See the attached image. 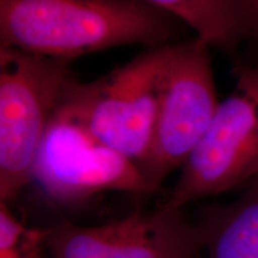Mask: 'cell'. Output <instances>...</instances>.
I'll use <instances>...</instances> for the list:
<instances>
[{"label": "cell", "mask_w": 258, "mask_h": 258, "mask_svg": "<svg viewBox=\"0 0 258 258\" xmlns=\"http://www.w3.org/2000/svg\"><path fill=\"white\" fill-rule=\"evenodd\" d=\"M186 27L144 0H0V46L55 59L176 43Z\"/></svg>", "instance_id": "obj_1"}, {"label": "cell", "mask_w": 258, "mask_h": 258, "mask_svg": "<svg viewBox=\"0 0 258 258\" xmlns=\"http://www.w3.org/2000/svg\"><path fill=\"white\" fill-rule=\"evenodd\" d=\"M32 180L54 202L74 205L101 192H154L134 161L93 134L83 83L69 80L37 148Z\"/></svg>", "instance_id": "obj_2"}, {"label": "cell", "mask_w": 258, "mask_h": 258, "mask_svg": "<svg viewBox=\"0 0 258 258\" xmlns=\"http://www.w3.org/2000/svg\"><path fill=\"white\" fill-rule=\"evenodd\" d=\"M72 61L0 46V200L32 180V166L51 112L74 74Z\"/></svg>", "instance_id": "obj_3"}, {"label": "cell", "mask_w": 258, "mask_h": 258, "mask_svg": "<svg viewBox=\"0 0 258 258\" xmlns=\"http://www.w3.org/2000/svg\"><path fill=\"white\" fill-rule=\"evenodd\" d=\"M234 76V90L219 102L164 205L183 208L258 176V66L235 67Z\"/></svg>", "instance_id": "obj_4"}, {"label": "cell", "mask_w": 258, "mask_h": 258, "mask_svg": "<svg viewBox=\"0 0 258 258\" xmlns=\"http://www.w3.org/2000/svg\"><path fill=\"white\" fill-rule=\"evenodd\" d=\"M218 105L208 44L199 37L176 43L161 79L152 144L138 165L154 189L185 163Z\"/></svg>", "instance_id": "obj_5"}, {"label": "cell", "mask_w": 258, "mask_h": 258, "mask_svg": "<svg viewBox=\"0 0 258 258\" xmlns=\"http://www.w3.org/2000/svg\"><path fill=\"white\" fill-rule=\"evenodd\" d=\"M176 43L150 48L102 78L83 83L93 134L137 165L152 144L161 79Z\"/></svg>", "instance_id": "obj_6"}, {"label": "cell", "mask_w": 258, "mask_h": 258, "mask_svg": "<svg viewBox=\"0 0 258 258\" xmlns=\"http://www.w3.org/2000/svg\"><path fill=\"white\" fill-rule=\"evenodd\" d=\"M50 258H196L205 246L199 222L161 205L99 226L63 221L48 228Z\"/></svg>", "instance_id": "obj_7"}, {"label": "cell", "mask_w": 258, "mask_h": 258, "mask_svg": "<svg viewBox=\"0 0 258 258\" xmlns=\"http://www.w3.org/2000/svg\"><path fill=\"white\" fill-rule=\"evenodd\" d=\"M199 225L207 258H258V176L234 202L206 208Z\"/></svg>", "instance_id": "obj_8"}, {"label": "cell", "mask_w": 258, "mask_h": 258, "mask_svg": "<svg viewBox=\"0 0 258 258\" xmlns=\"http://www.w3.org/2000/svg\"><path fill=\"white\" fill-rule=\"evenodd\" d=\"M175 16L209 47L233 51L252 37L246 0H144Z\"/></svg>", "instance_id": "obj_9"}, {"label": "cell", "mask_w": 258, "mask_h": 258, "mask_svg": "<svg viewBox=\"0 0 258 258\" xmlns=\"http://www.w3.org/2000/svg\"><path fill=\"white\" fill-rule=\"evenodd\" d=\"M48 230L28 227L0 202V258H48Z\"/></svg>", "instance_id": "obj_10"}, {"label": "cell", "mask_w": 258, "mask_h": 258, "mask_svg": "<svg viewBox=\"0 0 258 258\" xmlns=\"http://www.w3.org/2000/svg\"><path fill=\"white\" fill-rule=\"evenodd\" d=\"M252 22V37L251 40L258 42V0H246Z\"/></svg>", "instance_id": "obj_11"}]
</instances>
